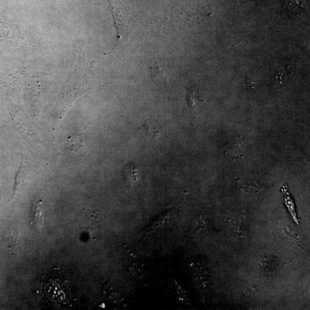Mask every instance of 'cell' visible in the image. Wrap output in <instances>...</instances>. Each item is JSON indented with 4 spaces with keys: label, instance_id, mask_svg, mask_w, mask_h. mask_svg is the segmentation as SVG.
Returning a JSON list of instances; mask_svg holds the SVG:
<instances>
[{
    "label": "cell",
    "instance_id": "5",
    "mask_svg": "<svg viewBox=\"0 0 310 310\" xmlns=\"http://www.w3.org/2000/svg\"><path fill=\"white\" fill-rule=\"evenodd\" d=\"M284 11L289 14H298L303 10V5L299 0H290L284 4Z\"/></svg>",
    "mask_w": 310,
    "mask_h": 310
},
{
    "label": "cell",
    "instance_id": "2",
    "mask_svg": "<svg viewBox=\"0 0 310 310\" xmlns=\"http://www.w3.org/2000/svg\"><path fill=\"white\" fill-rule=\"evenodd\" d=\"M123 172L126 180L130 186L133 187L138 185L140 179V173L133 164H129L126 166Z\"/></svg>",
    "mask_w": 310,
    "mask_h": 310
},
{
    "label": "cell",
    "instance_id": "3",
    "mask_svg": "<svg viewBox=\"0 0 310 310\" xmlns=\"http://www.w3.org/2000/svg\"><path fill=\"white\" fill-rule=\"evenodd\" d=\"M42 202L36 200L33 206V216L32 224L37 229H40L45 224V212L42 207Z\"/></svg>",
    "mask_w": 310,
    "mask_h": 310
},
{
    "label": "cell",
    "instance_id": "4",
    "mask_svg": "<svg viewBox=\"0 0 310 310\" xmlns=\"http://www.w3.org/2000/svg\"><path fill=\"white\" fill-rule=\"evenodd\" d=\"M231 229L235 236L240 237L244 234L245 230V220L244 218L239 217L231 220L230 223Z\"/></svg>",
    "mask_w": 310,
    "mask_h": 310
},
{
    "label": "cell",
    "instance_id": "6",
    "mask_svg": "<svg viewBox=\"0 0 310 310\" xmlns=\"http://www.w3.org/2000/svg\"><path fill=\"white\" fill-rule=\"evenodd\" d=\"M227 152H229L230 156H235L236 158H239L242 153V146L238 142L232 143Z\"/></svg>",
    "mask_w": 310,
    "mask_h": 310
},
{
    "label": "cell",
    "instance_id": "7",
    "mask_svg": "<svg viewBox=\"0 0 310 310\" xmlns=\"http://www.w3.org/2000/svg\"><path fill=\"white\" fill-rule=\"evenodd\" d=\"M257 85H258V84L250 80H246L245 82L246 89L248 91H254L256 89Z\"/></svg>",
    "mask_w": 310,
    "mask_h": 310
},
{
    "label": "cell",
    "instance_id": "1",
    "mask_svg": "<svg viewBox=\"0 0 310 310\" xmlns=\"http://www.w3.org/2000/svg\"><path fill=\"white\" fill-rule=\"evenodd\" d=\"M110 12L112 14L114 25L117 32V41L112 51L127 42L131 33L137 27L133 15L129 8L120 0H108Z\"/></svg>",
    "mask_w": 310,
    "mask_h": 310
}]
</instances>
